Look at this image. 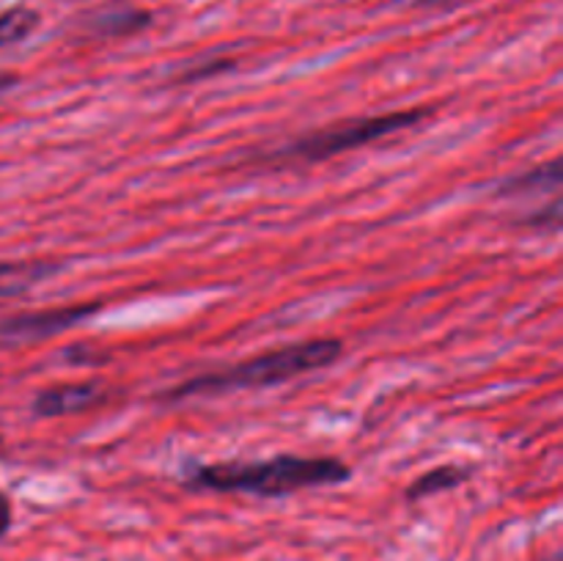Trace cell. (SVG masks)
Segmentation results:
<instances>
[{"label": "cell", "mask_w": 563, "mask_h": 561, "mask_svg": "<svg viewBox=\"0 0 563 561\" xmlns=\"http://www.w3.org/2000/svg\"><path fill=\"white\" fill-rule=\"evenodd\" d=\"M467 479H471V471H465V468H456V465L434 468V471L423 473L421 479H416V484L407 490V501H421L434 493H443V490H454L460 487V484H465Z\"/></svg>", "instance_id": "7"}, {"label": "cell", "mask_w": 563, "mask_h": 561, "mask_svg": "<svg viewBox=\"0 0 563 561\" xmlns=\"http://www.w3.org/2000/svg\"><path fill=\"white\" fill-rule=\"evenodd\" d=\"M60 270V264L55 262H5L0 264V297H11V295H22L25 289L36 286L38 280L49 278Z\"/></svg>", "instance_id": "6"}, {"label": "cell", "mask_w": 563, "mask_h": 561, "mask_svg": "<svg viewBox=\"0 0 563 561\" xmlns=\"http://www.w3.org/2000/svg\"><path fill=\"white\" fill-rule=\"evenodd\" d=\"M104 399V388L99 383H75V385H58V388H47L33 399V413L42 418L53 416H69V413L88 410V407L99 405Z\"/></svg>", "instance_id": "5"}, {"label": "cell", "mask_w": 563, "mask_h": 561, "mask_svg": "<svg viewBox=\"0 0 563 561\" xmlns=\"http://www.w3.org/2000/svg\"><path fill=\"white\" fill-rule=\"evenodd\" d=\"M143 25H148V14H143V11H124V14L102 16L97 22V31L104 33V36H121V33L141 31Z\"/></svg>", "instance_id": "9"}, {"label": "cell", "mask_w": 563, "mask_h": 561, "mask_svg": "<svg viewBox=\"0 0 563 561\" xmlns=\"http://www.w3.org/2000/svg\"><path fill=\"white\" fill-rule=\"evenodd\" d=\"M341 352H344V344L339 339L300 341V344L264 352V355L251 358L245 363H236V366L223 369V372H209L185 380L176 388L165 391L163 399L174 402L187 399V396H218L242 388H264V385L286 383L291 377H300V374L330 366V363L339 361Z\"/></svg>", "instance_id": "2"}, {"label": "cell", "mask_w": 563, "mask_h": 561, "mask_svg": "<svg viewBox=\"0 0 563 561\" xmlns=\"http://www.w3.org/2000/svg\"><path fill=\"white\" fill-rule=\"evenodd\" d=\"M102 308V302H88V306H64V308H49V311H31L20 314V317H11L5 322H0V336L5 339H20V341H33V339H47V336L60 333V330L75 328L80 319L91 317Z\"/></svg>", "instance_id": "4"}, {"label": "cell", "mask_w": 563, "mask_h": 561, "mask_svg": "<svg viewBox=\"0 0 563 561\" xmlns=\"http://www.w3.org/2000/svg\"><path fill=\"white\" fill-rule=\"evenodd\" d=\"M9 528H11V501L9 495L0 490V539L9 534Z\"/></svg>", "instance_id": "11"}, {"label": "cell", "mask_w": 563, "mask_h": 561, "mask_svg": "<svg viewBox=\"0 0 563 561\" xmlns=\"http://www.w3.org/2000/svg\"><path fill=\"white\" fill-rule=\"evenodd\" d=\"M418 9H460V6L471 3V0H410Z\"/></svg>", "instance_id": "10"}, {"label": "cell", "mask_w": 563, "mask_h": 561, "mask_svg": "<svg viewBox=\"0 0 563 561\" xmlns=\"http://www.w3.org/2000/svg\"><path fill=\"white\" fill-rule=\"evenodd\" d=\"M352 476L350 465L335 457L280 454L264 462H214L187 468L185 484L192 490L214 493H251L262 498L297 493L308 487L341 484Z\"/></svg>", "instance_id": "1"}, {"label": "cell", "mask_w": 563, "mask_h": 561, "mask_svg": "<svg viewBox=\"0 0 563 561\" xmlns=\"http://www.w3.org/2000/svg\"><path fill=\"white\" fill-rule=\"evenodd\" d=\"M9 86H14V77L0 75V91H3V88H9Z\"/></svg>", "instance_id": "12"}, {"label": "cell", "mask_w": 563, "mask_h": 561, "mask_svg": "<svg viewBox=\"0 0 563 561\" xmlns=\"http://www.w3.org/2000/svg\"><path fill=\"white\" fill-rule=\"evenodd\" d=\"M38 25V14L33 9H11L0 14V47L16 44L25 36H31L33 28Z\"/></svg>", "instance_id": "8"}, {"label": "cell", "mask_w": 563, "mask_h": 561, "mask_svg": "<svg viewBox=\"0 0 563 561\" xmlns=\"http://www.w3.org/2000/svg\"><path fill=\"white\" fill-rule=\"evenodd\" d=\"M427 116H432V108H412L396 110V113L346 119L341 124L308 132V135L275 148L273 160H280V163H324V160H333L339 154L352 152V148L368 146V143H377L401 130H410V127L421 124Z\"/></svg>", "instance_id": "3"}]
</instances>
